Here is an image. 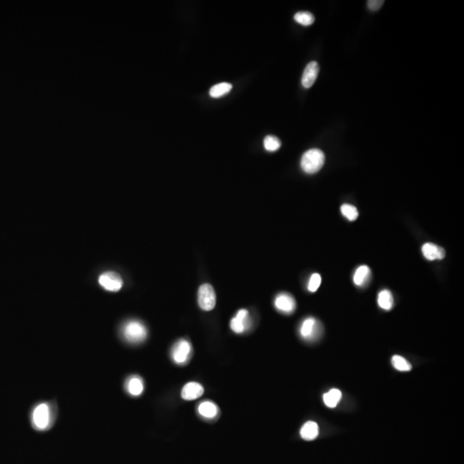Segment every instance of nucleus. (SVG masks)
I'll use <instances>...</instances> for the list:
<instances>
[{"instance_id": "nucleus-1", "label": "nucleus", "mask_w": 464, "mask_h": 464, "mask_svg": "<svg viewBox=\"0 0 464 464\" xmlns=\"http://www.w3.org/2000/svg\"><path fill=\"white\" fill-rule=\"evenodd\" d=\"M147 329L137 320H131L124 323L121 328V335L125 341L131 344L141 343L147 338Z\"/></svg>"}, {"instance_id": "nucleus-2", "label": "nucleus", "mask_w": 464, "mask_h": 464, "mask_svg": "<svg viewBox=\"0 0 464 464\" xmlns=\"http://www.w3.org/2000/svg\"><path fill=\"white\" fill-rule=\"evenodd\" d=\"M325 163V155L319 149H311L301 158V168L305 173L312 175L318 172Z\"/></svg>"}, {"instance_id": "nucleus-3", "label": "nucleus", "mask_w": 464, "mask_h": 464, "mask_svg": "<svg viewBox=\"0 0 464 464\" xmlns=\"http://www.w3.org/2000/svg\"><path fill=\"white\" fill-rule=\"evenodd\" d=\"M32 425L36 430L45 431L51 427L52 421V411L49 404L40 403L32 412Z\"/></svg>"}, {"instance_id": "nucleus-4", "label": "nucleus", "mask_w": 464, "mask_h": 464, "mask_svg": "<svg viewBox=\"0 0 464 464\" xmlns=\"http://www.w3.org/2000/svg\"><path fill=\"white\" fill-rule=\"evenodd\" d=\"M323 327L318 320L314 317H307L302 322L299 327V335L304 341L314 342L323 335Z\"/></svg>"}, {"instance_id": "nucleus-5", "label": "nucleus", "mask_w": 464, "mask_h": 464, "mask_svg": "<svg viewBox=\"0 0 464 464\" xmlns=\"http://www.w3.org/2000/svg\"><path fill=\"white\" fill-rule=\"evenodd\" d=\"M192 356V346L190 342L181 339L176 341L170 351V357L177 365H186Z\"/></svg>"}, {"instance_id": "nucleus-6", "label": "nucleus", "mask_w": 464, "mask_h": 464, "mask_svg": "<svg viewBox=\"0 0 464 464\" xmlns=\"http://www.w3.org/2000/svg\"><path fill=\"white\" fill-rule=\"evenodd\" d=\"M198 303L205 311H212L216 305V293L211 285L204 284L198 292Z\"/></svg>"}, {"instance_id": "nucleus-7", "label": "nucleus", "mask_w": 464, "mask_h": 464, "mask_svg": "<svg viewBox=\"0 0 464 464\" xmlns=\"http://www.w3.org/2000/svg\"><path fill=\"white\" fill-rule=\"evenodd\" d=\"M99 284L108 292H118L123 286V280L114 272H107L99 277Z\"/></svg>"}, {"instance_id": "nucleus-8", "label": "nucleus", "mask_w": 464, "mask_h": 464, "mask_svg": "<svg viewBox=\"0 0 464 464\" xmlns=\"http://www.w3.org/2000/svg\"><path fill=\"white\" fill-rule=\"evenodd\" d=\"M251 319L249 318V311L247 310H240L237 311L236 317L231 321V329L236 334H243L250 329Z\"/></svg>"}, {"instance_id": "nucleus-9", "label": "nucleus", "mask_w": 464, "mask_h": 464, "mask_svg": "<svg viewBox=\"0 0 464 464\" xmlns=\"http://www.w3.org/2000/svg\"><path fill=\"white\" fill-rule=\"evenodd\" d=\"M274 306L278 311L286 315H291L296 310L295 298L289 293H280L274 300Z\"/></svg>"}, {"instance_id": "nucleus-10", "label": "nucleus", "mask_w": 464, "mask_h": 464, "mask_svg": "<svg viewBox=\"0 0 464 464\" xmlns=\"http://www.w3.org/2000/svg\"><path fill=\"white\" fill-rule=\"evenodd\" d=\"M319 73V65L316 61H312L308 64L305 67L303 77H302V84L305 89H309L316 82Z\"/></svg>"}, {"instance_id": "nucleus-11", "label": "nucleus", "mask_w": 464, "mask_h": 464, "mask_svg": "<svg viewBox=\"0 0 464 464\" xmlns=\"http://www.w3.org/2000/svg\"><path fill=\"white\" fill-rule=\"evenodd\" d=\"M203 394L204 388L202 385L195 382H191L182 388L181 397L186 401H193L200 398Z\"/></svg>"}, {"instance_id": "nucleus-12", "label": "nucleus", "mask_w": 464, "mask_h": 464, "mask_svg": "<svg viewBox=\"0 0 464 464\" xmlns=\"http://www.w3.org/2000/svg\"><path fill=\"white\" fill-rule=\"evenodd\" d=\"M422 254L428 261L442 260L446 256V251L441 247L434 243H425L422 246Z\"/></svg>"}, {"instance_id": "nucleus-13", "label": "nucleus", "mask_w": 464, "mask_h": 464, "mask_svg": "<svg viewBox=\"0 0 464 464\" xmlns=\"http://www.w3.org/2000/svg\"><path fill=\"white\" fill-rule=\"evenodd\" d=\"M126 390L132 397H139L144 391V382L138 376H132L126 382Z\"/></svg>"}, {"instance_id": "nucleus-14", "label": "nucleus", "mask_w": 464, "mask_h": 464, "mask_svg": "<svg viewBox=\"0 0 464 464\" xmlns=\"http://www.w3.org/2000/svg\"><path fill=\"white\" fill-rule=\"evenodd\" d=\"M218 412H219V409L218 406L215 403L210 402V401L202 402L198 406L199 415L205 419L212 420V419L216 418L218 415Z\"/></svg>"}, {"instance_id": "nucleus-15", "label": "nucleus", "mask_w": 464, "mask_h": 464, "mask_svg": "<svg viewBox=\"0 0 464 464\" xmlns=\"http://www.w3.org/2000/svg\"><path fill=\"white\" fill-rule=\"evenodd\" d=\"M319 434V428L318 425L314 421H308L300 430V436L303 440L311 441L317 439Z\"/></svg>"}, {"instance_id": "nucleus-16", "label": "nucleus", "mask_w": 464, "mask_h": 464, "mask_svg": "<svg viewBox=\"0 0 464 464\" xmlns=\"http://www.w3.org/2000/svg\"><path fill=\"white\" fill-rule=\"evenodd\" d=\"M371 274L372 273H371L369 267H367L366 265L360 266V268L355 271V274L354 275V284L358 286H366V284L369 282Z\"/></svg>"}, {"instance_id": "nucleus-17", "label": "nucleus", "mask_w": 464, "mask_h": 464, "mask_svg": "<svg viewBox=\"0 0 464 464\" xmlns=\"http://www.w3.org/2000/svg\"><path fill=\"white\" fill-rule=\"evenodd\" d=\"M378 304L379 307L383 310L391 311L394 306V298L392 293L389 290L381 291L378 294Z\"/></svg>"}, {"instance_id": "nucleus-18", "label": "nucleus", "mask_w": 464, "mask_h": 464, "mask_svg": "<svg viewBox=\"0 0 464 464\" xmlns=\"http://www.w3.org/2000/svg\"><path fill=\"white\" fill-rule=\"evenodd\" d=\"M341 397H342V394L341 391H339L337 389H332L329 392L323 395V402L328 408L334 409L338 405Z\"/></svg>"}, {"instance_id": "nucleus-19", "label": "nucleus", "mask_w": 464, "mask_h": 464, "mask_svg": "<svg viewBox=\"0 0 464 464\" xmlns=\"http://www.w3.org/2000/svg\"><path fill=\"white\" fill-rule=\"evenodd\" d=\"M232 85L229 83H220L215 84L210 89L209 94L213 98H218L231 91Z\"/></svg>"}, {"instance_id": "nucleus-20", "label": "nucleus", "mask_w": 464, "mask_h": 464, "mask_svg": "<svg viewBox=\"0 0 464 464\" xmlns=\"http://www.w3.org/2000/svg\"><path fill=\"white\" fill-rule=\"evenodd\" d=\"M391 362L394 368L399 372H409L412 370V365L403 356L395 355L392 357Z\"/></svg>"}, {"instance_id": "nucleus-21", "label": "nucleus", "mask_w": 464, "mask_h": 464, "mask_svg": "<svg viewBox=\"0 0 464 464\" xmlns=\"http://www.w3.org/2000/svg\"><path fill=\"white\" fill-rule=\"evenodd\" d=\"M294 19L296 22L304 26H310L315 22L314 15L309 11H299V12L296 13Z\"/></svg>"}, {"instance_id": "nucleus-22", "label": "nucleus", "mask_w": 464, "mask_h": 464, "mask_svg": "<svg viewBox=\"0 0 464 464\" xmlns=\"http://www.w3.org/2000/svg\"><path fill=\"white\" fill-rule=\"evenodd\" d=\"M341 212L342 215L348 218L350 221L356 220L359 217V211L355 206L350 204H344L341 207Z\"/></svg>"}, {"instance_id": "nucleus-23", "label": "nucleus", "mask_w": 464, "mask_h": 464, "mask_svg": "<svg viewBox=\"0 0 464 464\" xmlns=\"http://www.w3.org/2000/svg\"><path fill=\"white\" fill-rule=\"evenodd\" d=\"M281 142L275 136L268 135L264 139V147L267 151L274 152L280 149Z\"/></svg>"}, {"instance_id": "nucleus-24", "label": "nucleus", "mask_w": 464, "mask_h": 464, "mask_svg": "<svg viewBox=\"0 0 464 464\" xmlns=\"http://www.w3.org/2000/svg\"><path fill=\"white\" fill-rule=\"evenodd\" d=\"M321 283H322L321 275L319 274H313L311 275L309 284H308V290L311 292H317Z\"/></svg>"}, {"instance_id": "nucleus-25", "label": "nucleus", "mask_w": 464, "mask_h": 464, "mask_svg": "<svg viewBox=\"0 0 464 464\" xmlns=\"http://www.w3.org/2000/svg\"><path fill=\"white\" fill-rule=\"evenodd\" d=\"M384 3L385 1L383 0H370L367 2V6L372 11H377L383 6Z\"/></svg>"}]
</instances>
